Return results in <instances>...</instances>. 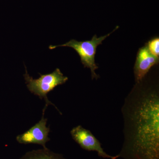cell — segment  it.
Returning <instances> with one entry per match:
<instances>
[{
	"label": "cell",
	"instance_id": "5b68a950",
	"mask_svg": "<svg viewBox=\"0 0 159 159\" xmlns=\"http://www.w3.org/2000/svg\"><path fill=\"white\" fill-rule=\"evenodd\" d=\"M46 107L43 110V116L39 122H37L30 129L22 134L18 135L16 138V141L20 144H38L47 148L46 143L50 141L48 134L50 129L47 127L48 119L44 116Z\"/></svg>",
	"mask_w": 159,
	"mask_h": 159
},
{
	"label": "cell",
	"instance_id": "ba28073f",
	"mask_svg": "<svg viewBox=\"0 0 159 159\" xmlns=\"http://www.w3.org/2000/svg\"><path fill=\"white\" fill-rule=\"evenodd\" d=\"M146 46L148 50L153 55L159 57V37L152 39L146 43Z\"/></svg>",
	"mask_w": 159,
	"mask_h": 159
},
{
	"label": "cell",
	"instance_id": "6da1fadb",
	"mask_svg": "<svg viewBox=\"0 0 159 159\" xmlns=\"http://www.w3.org/2000/svg\"><path fill=\"white\" fill-rule=\"evenodd\" d=\"M157 85H145L142 80L125 98L122 108L124 141L118 158L159 159Z\"/></svg>",
	"mask_w": 159,
	"mask_h": 159
},
{
	"label": "cell",
	"instance_id": "3957f363",
	"mask_svg": "<svg viewBox=\"0 0 159 159\" xmlns=\"http://www.w3.org/2000/svg\"><path fill=\"white\" fill-rule=\"evenodd\" d=\"M25 69L24 76L28 89L32 93L38 96L40 99H44L45 107L49 104L54 106L48 99V94L57 86L65 83L68 80V77L64 76L59 68H56L50 74H39V78L33 79L28 74L26 68Z\"/></svg>",
	"mask_w": 159,
	"mask_h": 159
},
{
	"label": "cell",
	"instance_id": "7a4b0ae2",
	"mask_svg": "<svg viewBox=\"0 0 159 159\" xmlns=\"http://www.w3.org/2000/svg\"><path fill=\"white\" fill-rule=\"evenodd\" d=\"M119 28V26H117L113 31L104 36L98 38L95 34L91 40L79 42L75 39H71L64 44L50 45L49 48L50 50H53L57 47H67L74 49L80 57L81 62L84 67L88 68L90 70L92 79L97 80L99 78V76L96 74L95 71L98 69V66L95 62V57L97 47L102 44V42Z\"/></svg>",
	"mask_w": 159,
	"mask_h": 159
},
{
	"label": "cell",
	"instance_id": "8992f818",
	"mask_svg": "<svg viewBox=\"0 0 159 159\" xmlns=\"http://www.w3.org/2000/svg\"><path fill=\"white\" fill-rule=\"evenodd\" d=\"M159 57L153 55L145 45L139 49L134 67L136 82H139L146 76L152 66L159 63Z\"/></svg>",
	"mask_w": 159,
	"mask_h": 159
},
{
	"label": "cell",
	"instance_id": "52a82bcc",
	"mask_svg": "<svg viewBox=\"0 0 159 159\" xmlns=\"http://www.w3.org/2000/svg\"><path fill=\"white\" fill-rule=\"evenodd\" d=\"M20 159H67L62 155L55 153L47 148L26 152Z\"/></svg>",
	"mask_w": 159,
	"mask_h": 159
},
{
	"label": "cell",
	"instance_id": "277c9868",
	"mask_svg": "<svg viewBox=\"0 0 159 159\" xmlns=\"http://www.w3.org/2000/svg\"><path fill=\"white\" fill-rule=\"evenodd\" d=\"M72 139L82 149L89 151H95L98 156L103 158L118 159L117 156H111L104 151L101 143L90 131L78 125L72 129L70 131Z\"/></svg>",
	"mask_w": 159,
	"mask_h": 159
}]
</instances>
